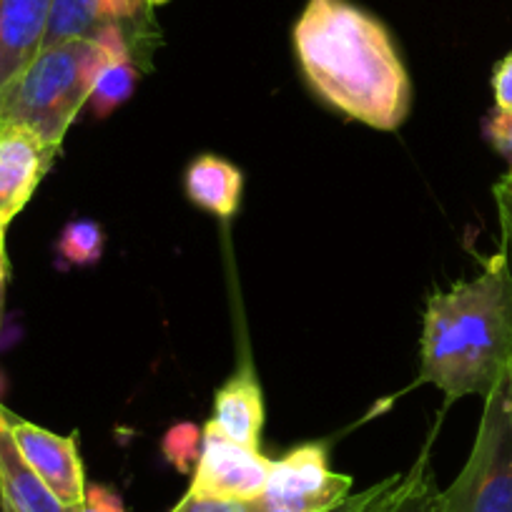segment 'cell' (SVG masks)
Instances as JSON below:
<instances>
[{"mask_svg": "<svg viewBox=\"0 0 512 512\" xmlns=\"http://www.w3.org/2000/svg\"><path fill=\"white\" fill-rule=\"evenodd\" d=\"M294 51L309 86L344 116L395 131L412 106V83L390 31L349 0H307Z\"/></svg>", "mask_w": 512, "mask_h": 512, "instance_id": "6da1fadb", "label": "cell"}, {"mask_svg": "<svg viewBox=\"0 0 512 512\" xmlns=\"http://www.w3.org/2000/svg\"><path fill=\"white\" fill-rule=\"evenodd\" d=\"M512 367V264L495 254L477 277L435 292L420 342V384H435L447 405L487 397Z\"/></svg>", "mask_w": 512, "mask_h": 512, "instance_id": "7a4b0ae2", "label": "cell"}, {"mask_svg": "<svg viewBox=\"0 0 512 512\" xmlns=\"http://www.w3.org/2000/svg\"><path fill=\"white\" fill-rule=\"evenodd\" d=\"M106 61L96 36L43 48L26 71L0 91V128L21 126L61 149L63 136L88 103Z\"/></svg>", "mask_w": 512, "mask_h": 512, "instance_id": "3957f363", "label": "cell"}, {"mask_svg": "<svg viewBox=\"0 0 512 512\" xmlns=\"http://www.w3.org/2000/svg\"><path fill=\"white\" fill-rule=\"evenodd\" d=\"M442 495L447 512H512V367L485 397L470 457Z\"/></svg>", "mask_w": 512, "mask_h": 512, "instance_id": "277c9868", "label": "cell"}, {"mask_svg": "<svg viewBox=\"0 0 512 512\" xmlns=\"http://www.w3.org/2000/svg\"><path fill=\"white\" fill-rule=\"evenodd\" d=\"M352 492V477L329 467L324 442L302 445L272 462L264 492L249 500L251 512H332Z\"/></svg>", "mask_w": 512, "mask_h": 512, "instance_id": "5b68a950", "label": "cell"}, {"mask_svg": "<svg viewBox=\"0 0 512 512\" xmlns=\"http://www.w3.org/2000/svg\"><path fill=\"white\" fill-rule=\"evenodd\" d=\"M272 462L254 447L236 445L206 422L189 495L249 502L264 492Z\"/></svg>", "mask_w": 512, "mask_h": 512, "instance_id": "8992f818", "label": "cell"}, {"mask_svg": "<svg viewBox=\"0 0 512 512\" xmlns=\"http://www.w3.org/2000/svg\"><path fill=\"white\" fill-rule=\"evenodd\" d=\"M8 422H11L18 450L33 467V472L46 482L48 490L66 507L81 505L88 482L81 455H78L76 435L61 437L56 432L43 430L33 422L11 415V412H8Z\"/></svg>", "mask_w": 512, "mask_h": 512, "instance_id": "52a82bcc", "label": "cell"}, {"mask_svg": "<svg viewBox=\"0 0 512 512\" xmlns=\"http://www.w3.org/2000/svg\"><path fill=\"white\" fill-rule=\"evenodd\" d=\"M58 151L28 128H0V229L8 231L26 209Z\"/></svg>", "mask_w": 512, "mask_h": 512, "instance_id": "ba28073f", "label": "cell"}, {"mask_svg": "<svg viewBox=\"0 0 512 512\" xmlns=\"http://www.w3.org/2000/svg\"><path fill=\"white\" fill-rule=\"evenodd\" d=\"M53 0H0V91L41 53Z\"/></svg>", "mask_w": 512, "mask_h": 512, "instance_id": "9c48e42d", "label": "cell"}, {"mask_svg": "<svg viewBox=\"0 0 512 512\" xmlns=\"http://www.w3.org/2000/svg\"><path fill=\"white\" fill-rule=\"evenodd\" d=\"M209 425L219 430L226 440L259 450L264 427V400L262 387L256 382L249 364H244L224 387L216 390L214 417L209 420Z\"/></svg>", "mask_w": 512, "mask_h": 512, "instance_id": "30bf717a", "label": "cell"}, {"mask_svg": "<svg viewBox=\"0 0 512 512\" xmlns=\"http://www.w3.org/2000/svg\"><path fill=\"white\" fill-rule=\"evenodd\" d=\"M0 492L8 512H71L33 472L13 440L8 410L0 405Z\"/></svg>", "mask_w": 512, "mask_h": 512, "instance_id": "8fae6325", "label": "cell"}, {"mask_svg": "<svg viewBox=\"0 0 512 512\" xmlns=\"http://www.w3.org/2000/svg\"><path fill=\"white\" fill-rule=\"evenodd\" d=\"M184 189L191 204L221 219H229L239 211L244 176L226 159L204 154L191 161L186 169Z\"/></svg>", "mask_w": 512, "mask_h": 512, "instance_id": "7c38bea8", "label": "cell"}, {"mask_svg": "<svg viewBox=\"0 0 512 512\" xmlns=\"http://www.w3.org/2000/svg\"><path fill=\"white\" fill-rule=\"evenodd\" d=\"M369 512H447L445 495L430 470V445L405 475L377 482V497Z\"/></svg>", "mask_w": 512, "mask_h": 512, "instance_id": "4fadbf2b", "label": "cell"}, {"mask_svg": "<svg viewBox=\"0 0 512 512\" xmlns=\"http://www.w3.org/2000/svg\"><path fill=\"white\" fill-rule=\"evenodd\" d=\"M106 21L101 0H53L43 48L91 38Z\"/></svg>", "mask_w": 512, "mask_h": 512, "instance_id": "5bb4252c", "label": "cell"}, {"mask_svg": "<svg viewBox=\"0 0 512 512\" xmlns=\"http://www.w3.org/2000/svg\"><path fill=\"white\" fill-rule=\"evenodd\" d=\"M106 234L93 219H73L58 236V256L71 267H91L101 262Z\"/></svg>", "mask_w": 512, "mask_h": 512, "instance_id": "9a60e30c", "label": "cell"}, {"mask_svg": "<svg viewBox=\"0 0 512 512\" xmlns=\"http://www.w3.org/2000/svg\"><path fill=\"white\" fill-rule=\"evenodd\" d=\"M201 440H204V430L194 425V422H181V425L171 427L164 437V455L171 465L179 472H194L196 460L201 452Z\"/></svg>", "mask_w": 512, "mask_h": 512, "instance_id": "2e32d148", "label": "cell"}, {"mask_svg": "<svg viewBox=\"0 0 512 512\" xmlns=\"http://www.w3.org/2000/svg\"><path fill=\"white\" fill-rule=\"evenodd\" d=\"M485 139L490 141L492 149L510 164L512 169V113L492 111L485 118Z\"/></svg>", "mask_w": 512, "mask_h": 512, "instance_id": "e0dca14e", "label": "cell"}, {"mask_svg": "<svg viewBox=\"0 0 512 512\" xmlns=\"http://www.w3.org/2000/svg\"><path fill=\"white\" fill-rule=\"evenodd\" d=\"M169 0H101L103 13L108 21H141V18H151L156 6H164Z\"/></svg>", "mask_w": 512, "mask_h": 512, "instance_id": "ac0fdd59", "label": "cell"}, {"mask_svg": "<svg viewBox=\"0 0 512 512\" xmlns=\"http://www.w3.org/2000/svg\"><path fill=\"white\" fill-rule=\"evenodd\" d=\"M71 512H126L121 495L106 485H88L81 505L71 507Z\"/></svg>", "mask_w": 512, "mask_h": 512, "instance_id": "d6986e66", "label": "cell"}, {"mask_svg": "<svg viewBox=\"0 0 512 512\" xmlns=\"http://www.w3.org/2000/svg\"><path fill=\"white\" fill-rule=\"evenodd\" d=\"M169 512H251L249 502L214 500V497H196L186 492Z\"/></svg>", "mask_w": 512, "mask_h": 512, "instance_id": "ffe728a7", "label": "cell"}, {"mask_svg": "<svg viewBox=\"0 0 512 512\" xmlns=\"http://www.w3.org/2000/svg\"><path fill=\"white\" fill-rule=\"evenodd\" d=\"M492 96L497 111L512 113V51L492 68Z\"/></svg>", "mask_w": 512, "mask_h": 512, "instance_id": "44dd1931", "label": "cell"}, {"mask_svg": "<svg viewBox=\"0 0 512 512\" xmlns=\"http://www.w3.org/2000/svg\"><path fill=\"white\" fill-rule=\"evenodd\" d=\"M492 191H495V204H497V214H500L502 234L510 236L512 234V169L497 181Z\"/></svg>", "mask_w": 512, "mask_h": 512, "instance_id": "7402d4cb", "label": "cell"}, {"mask_svg": "<svg viewBox=\"0 0 512 512\" xmlns=\"http://www.w3.org/2000/svg\"><path fill=\"white\" fill-rule=\"evenodd\" d=\"M377 497V485L367 487V490L357 492V495H349L347 500L339 507H334L332 512H369L372 510V502Z\"/></svg>", "mask_w": 512, "mask_h": 512, "instance_id": "603a6c76", "label": "cell"}, {"mask_svg": "<svg viewBox=\"0 0 512 512\" xmlns=\"http://www.w3.org/2000/svg\"><path fill=\"white\" fill-rule=\"evenodd\" d=\"M6 284H8L6 229H0V327H3V307H6Z\"/></svg>", "mask_w": 512, "mask_h": 512, "instance_id": "cb8c5ba5", "label": "cell"}, {"mask_svg": "<svg viewBox=\"0 0 512 512\" xmlns=\"http://www.w3.org/2000/svg\"><path fill=\"white\" fill-rule=\"evenodd\" d=\"M0 512H8L6 510V502H3V492H0Z\"/></svg>", "mask_w": 512, "mask_h": 512, "instance_id": "d4e9b609", "label": "cell"}, {"mask_svg": "<svg viewBox=\"0 0 512 512\" xmlns=\"http://www.w3.org/2000/svg\"><path fill=\"white\" fill-rule=\"evenodd\" d=\"M505 241H510V244H512V234H510V236H505Z\"/></svg>", "mask_w": 512, "mask_h": 512, "instance_id": "484cf974", "label": "cell"}]
</instances>
